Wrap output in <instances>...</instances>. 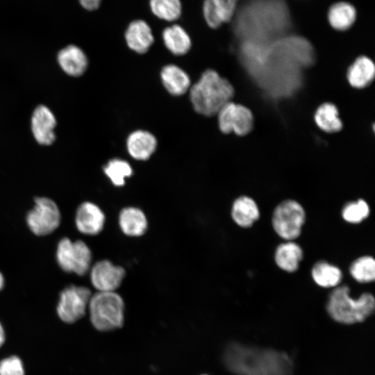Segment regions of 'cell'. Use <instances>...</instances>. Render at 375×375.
I'll return each mask as SVG.
<instances>
[{
	"label": "cell",
	"mask_w": 375,
	"mask_h": 375,
	"mask_svg": "<svg viewBox=\"0 0 375 375\" xmlns=\"http://www.w3.org/2000/svg\"><path fill=\"white\" fill-rule=\"evenodd\" d=\"M242 42L269 44L284 36L291 26L285 0H245L233 17Z\"/></svg>",
	"instance_id": "6da1fadb"
},
{
	"label": "cell",
	"mask_w": 375,
	"mask_h": 375,
	"mask_svg": "<svg viewBox=\"0 0 375 375\" xmlns=\"http://www.w3.org/2000/svg\"><path fill=\"white\" fill-rule=\"evenodd\" d=\"M224 360L238 375H289L292 369V360L284 353L236 343L226 348Z\"/></svg>",
	"instance_id": "7a4b0ae2"
},
{
	"label": "cell",
	"mask_w": 375,
	"mask_h": 375,
	"mask_svg": "<svg viewBox=\"0 0 375 375\" xmlns=\"http://www.w3.org/2000/svg\"><path fill=\"white\" fill-rule=\"evenodd\" d=\"M233 94L234 89L229 81L212 69L204 72L190 92L194 109L206 116L217 115Z\"/></svg>",
	"instance_id": "3957f363"
},
{
	"label": "cell",
	"mask_w": 375,
	"mask_h": 375,
	"mask_svg": "<svg viewBox=\"0 0 375 375\" xmlns=\"http://www.w3.org/2000/svg\"><path fill=\"white\" fill-rule=\"evenodd\" d=\"M346 285L335 287L328 297L326 310L331 317L344 324H353L365 321L374 311L375 300L369 292L362 293L354 299L349 295Z\"/></svg>",
	"instance_id": "277c9868"
},
{
	"label": "cell",
	"mask_w": 375,
	"mask_h": 375,
	"mask_svg": "<svg viewBox=\"0 0 375 375\" xmlns=\"http://www.w3.org/2000/svg\"><path fill=\"white\" fill-rule=\"evenodd\" d=\"M88 308L94 327L101 331H108L122 326L124 303L115 292H98L92 295Z\"/></svg>",
	"instance_id": "5b68a950"
},
{
	"label": "cell",
	"mask_w": 375,
	"mask_h": 375,
	"mask_svg": "<svg viewBox=\"0 0 375 375\" xmlns=\"http://www.w3.org/2000/svg\"><path fill=\"white\" fill-rule=\"evenodd\" d=\"M306 220V212L301 205L292 199L281 202L272 215V226L276 233L288 241L297 238Z\"/></svg>",
	"instance_id": "8992f818"
},
{
	"label": "cell",
	"mask_w": 375,
	"mask_h": 375,
	"mask_svg": "<svg viewBox=\"0 0 375 375\" xmlns=\"http://www.w3.org/2000/svg\"><path fill=\"white\" fill-rule=\"evenodd\" d=\"M56 260L63 271L83 276L90 268L92 252L83 241L65 238L58 244Z\"/></svg>",
	"instance_id": "52a82bcc"
},
{
	"label": "cell",
	"mask_w": 375,
	"mask_h": 375,
	"mask_svg": "<svg viewBox=\"0 0 375 375\" xmlns=\"http://www.w3.org/2000/svg\"><path fill=\"white\" fill-rule=\"evenodd\" d=\"M26 222L35 235H48L59 226V208L56 203L49 198H36L34 207L26 216Z\"/></svg>",
	"instance_id": "ba28073f"
},
{
	"label": "cell",
	"mask_w": 375,
	"mask_h": 375,
	"mask_svg": "<svg viewBox=\"0 0 375 375\" xmlns=\"http://www.w3.org/2000/svg\"><path fill=\"white\" fill-rule=\"evenodd\" d=\"M92 297L89 288L83 286L70 285L60 294L57 306L59 317L66 323H73L85 314Z\"/></svg>",
	"instance_id": "9c48e42d"
},
{
	"label": "cell",
	"mask_w": 375,
	"mask_h": 375,
	"mask_svg": "<svg viewBox=\"0 0 375 375\" xmlns=\"http://www.w3.org/2000/svg\"><path fill=\"white\" fill-rule=\"evenodd\" d=\"M217 115L219 128L224 133L233 132L238 135H245L253 128V114L242 105L230 101L219 111Z\"/></svg>",
	"instance_id": "30bf717a"
},
{
	"label": "cell",
	"mask_w": 375,
	"mask_h": 375,
	"mask_svg": "<svg viewBox=\"0 0 375 375\" xmlns=\"http://www.w3.org/2000/svg\"><path fill=\"white\" fill-rule=\"evenodd\" d=\"M125 270L108 260L96 262L91 269V283L98 292H114L120 285Z\"/></svg>",
	"instance_id": "8fae6325"
},
{
	"label": "cell",
	"mask_w": 375,
	"mask_h": 375,
	"mask_svg": "<svg viewBox=\"0 0 375 375\" xmlns=\"http://www.w3.org/2000/svg\"><path fill=\"white\" fill-rule=\"evenodd\" d=\"M239 0H204L203 13L205 21L212 28L230 22L238 9Z\"/></svg>",
	"instance_id": "7c38bea8"
},
{
	"label": "cell",
	"mask_w": 375,
	"mask_h": 375,
	"mask_svg": "<svg viewBox=\"0 0 375 375\" xmlns=\"http://www.w3.org/2000/svg\"><path fill=\"white\" fill-rule=\"evenodd\" d=\"M75 222L78 231L85 235H94L102 231L105 216L99 206L86 201L78 207Z\"/></svg>",
	"instance_id": "4fadbf2b"
},
{
	"label": "cell",
	"mask_w": 375,
	"mask_h": 375,
	"mask_svg": "<svg viewBox=\"0 0 375 375\" xmlns=\"http://www.w3.org/2000/svg\"><path fill=\"white\" fill-rule=\"evenodd\" d=\"M56 124V118L47 107L41 105L35 108L32 116L31 127L34 138L38 143L49 145L53 142Z\"/></svg>",
	"instance_id": "5bb4252c"
},
{
	"label": "cell",
	"mask_w": 375,
	"mask_h": 375,
	"mask_svg": "<svg viewBox=\"0 0 375 375\" xmlns=\"http://www.w3.org/2000/svg\"><path fill=\"white\" fill-rule=\"evenodd\" d=\"M128 47L138 53H146L153 42V35L149 24L136 19L130 23L125 32Z\"/></svg>",
	"instance_id": "9a60e30c"
},
{
	"label": "cell",
	"mask_w": 375,
	"mask_h": 375,
	"mask_svg": "<svg viewBox=\"0 0 375 375\" xmlns=\"http://www.w3.org/2000/svg\"><path fill=\"white\" fill-rule=\"evenodd\" d=\"M157 147L156 138L149 132L138 130L131 133L126 140L130 156L140 160H147Z\"/></svg>",
	"instance_id": "2e32d148"
},
{
	"label": "cell",
	"mask_w": 375,
	"mask_h": 375,
	"mask_svg": "<svg viewBox=\"0 0 375 375\" xmlns=\"http://www.w3.org/2000/svg\"><path fill=\"white\" fill-rule=\"evenodd\" d=\"M58 61L64 72L74 76L83 74L88 65L85 54L75 45H69L60 51Z\"/></svg>",
	"instance_id": "e0dca14e"
},
{
	"label": "cell",
	"mask_w": 375,
	"mask_h": 375,
	"mask_svg": "<svg viewBox=\"0 0 375 375\" xmlns=\"http://www.w3.org/2000/svg\"><path fill=\"white\" fill-rule=\"evenodd\" d=\"M160 77L165 89L174 96L185 94L190 86V79L187 73L175 65L165 66Z\"/></svg>",
	"instance_id": "ac0fdd59"
},
{
	"label": "cell",
	"mask_w": 375,
	"mask_h": 375,
	"mask_svg": "<svg viewBox=\"0 0 375 375\" xmlns=\"http://www.w3.org/2000/svg\"><path fill=\"white\" fill-rule=\"evenodd\" d=\"M231 216L234 222L241 227L249 228L260 216L256 201L249 197L242 196L234 201Z\"/></svg>",
	"instance_id": "d6986e66"
},
{
	"label": "cell",
	"mask_w": 375,
	"mask_h": 375,
	"mask_svg": "<svg viewBox=\"0 0 375 375\" xmlns=\"http://www.w3.org/2000/svg\"><path fill=\"white\" fill-rule=\"evenodd\" d=\"M119 223L123 233L128 236H140L147 228L145 215L140 209L134 207L122 210Z\"/></svg>",
	"instance_id": "ffe728a7"
},
{
	"label": "cell",
	"mask_w": 375,
	"mask_h": 375,
	"mask_svg": "<svg viewBox=\"0 0 375 375\" xmlns=\"http://www.w3.org/2000/svg\"><path fill=\"white\" fill-rule=\"evenodd\" d=\"M374 76V64L366 56L358 58L349 68L347 72L350 85L356 88H363L369 85Z\"/></svg>",
	"instance_id": "44dd1931"
},
{
	"label": "cell",
	"mask_w": 375,
	"mask_h": 375,
	"mask_svg": "<svg viewBox=\"0 0 375 375\" xmlns=\"http://www.w3.org/2000/svg\"><path fill=\"white\" fill-rule=\"evenodd\" d=\"M302 258L303 251L301 247L292 241L279 244L275 251L276 265L288 272L296 271Z\"/></svg>",
	"instance_id": "7402d4cb"
},
{
	"label": "cell",
	"mask_w": 375,
	"mask_h": 375,
	"mask_svg": "<svg viewBox=\"0 0 375 375\" xmlns=\"http://www.w3.org/2000/svg\"><path fill=\"white\" fill-rule=\"evenodd\" d=\"M162 39L167 49L176 56L185 54L191 47L189 35L178 24L166 28L162 32Z\"/></svg>",
	"instance_id": "603a6c76"
},
{
	"label": "cell",
	"mask_w": 375,
	"mask_h": 375,
	"mask_svg": "<svg viewBox=\"0 0 375 375\" xmlns=\"http://www.w3.org/2000/svg\"><path fill=\"white\" fill-rule=\"evenodd\" d=\"M356 18L355 8L347 2H338L333 4L328 12V20L335 30L346 31L354 23Z\"/></svg>",
	"instance_id": "cb8c5ba5"
},
{
	"label": "cell",
	"mask_w": 375,
	"mask_h": 375,
	"mask_svg": "<svg viewBox=\"0 0 375 375\" xmlns=\"http://www.w3.org/2000/svg\"><path fill=\"white\" fill-rule=\"evenodd\" d=\"M311 275L314 281L323 288L336 287L342 278L341 270L326 261L316 262L312 268Z\"/></svg>",
	"instance_id": "d4e9b609"
},
{
	"label": "cell",
	"mask_w": 375,
	"mask_h": 375,
	"mask_svg": "<svg viewBox=\"0 0 375 375\" xmlns=\"http://www.w3.org/2000/svg\"><path fill=\"white\" fill-rule=\"evenodd\" d=\"M338 110L335 105L325 103L321 105L315 114L317 125L324 131L335 133L342 127V123L338 116Z\"/></svg>",
	"instance_id": "484cf974"
},
{
	"label": "cell",
	"mask_w": 375,
	"mask_h": 375,
	"mask_svg": "<svg viewBox=\"0 0 375 375\" xmlns=\"http://www.w3.org/2000/svg\"><path fill=\"white\" fill-rule=\"evenodd\" d=\"M351 276L359 283H369L375 278V261L369 256L360 257L351 265Z\"/></svg>",
	"instance_id": "4316f807"
},
{
	"label": "cell",
	"mask_w": 375,
	"mask_h": 375,
	"mask_svg": "<svg viewBox=\"0 0 375 375\" xmlns=\"http://www.w3.org/2000/svg\"><path fill=\"white\" fill-rule=\"evenodd\" d=\"M149 6L153 14L166 21H174L181 14L180 0H150Z\"/></svg>",
	"instance_id": "83f0119b"
},
{
	"label": "cell",
	"mask_w": 375,
	"mask_h": 375,
	"mask_svg": "<svg viewBox=\"0 0 375 375\" xmlns=\"http://www.w3.org/2000/svg\"><path fill=\"white\" fill-rule=\"evenodd\" d=\"M104 172L116 186L125 183V178L131 176L133 170L129 163L124 160H110L104 167Z\"/></svg>",
	"instance_id": "f1b7e54d"
},
{
	"label": "cell",
	"mask_w": 375,
	"mask_h": 375,
	"mask_svg": "<svg viewBox=\"0 0 375 375\" xmlns=\"http://www.w3.org/2000/svg\"><path fill=\"white\" fill-rule=\"evenodd\" d=\"M369 215V207L363 199L349 202L343 208L342 215L343 219L351 224H358Z\"/></svg>",
	"instance_id": "f546056e"
},
{
	"label": "cell",
	"mask_w": 375,
	"mask_h": 375,
	"mask_svg": "<svg viewBox=\"0 0 375 375\" xmlns=\"http://www.w3.org/2000/svg\"><path fill=\"white\" fill-rule=\"evenodd\" d=\"M0 375H24V369L20 358L12 356L1 360Z\"/></svg>",
	"instance_id": "4dcf8cb0"
},
{
	"label": "cell",
	"mask_w": 375,
	"mask_h": 375,
	"mask_svg": "<svg viewBox=\"0 0 375 375\" xmlns=\"http://www.w3.org/2000/svg\"><path fill=\"white\" fill-rule=\"evenodd\" d=\"M101 0H79L81 6L87 10L92 11L98 9Z\"/></svg>",
	"instance_id": "1f68e13d"
},
{
	"label": "cell",
	"mask_w": 375,
	"mask_h": 375,
	"mask_svg": "<svg viewBox=\"0 0 375 375\" xmlns=\"http://www.w3.org/2000/svg\"><path fill=\"white\" fill-rule=\"evenodd\" d=\"M4 340H5V334H4V331L3 329V327L0 323V347H1V345L3 344V343L4 342Z\"/></svg>",
	"instance_id": "d6a6232c"
},
{
	"label": "cell",
	"mask_w": 375,
	"mask_h": 375,
	"mask_svg": "<svg viewBox=\"0 0 375 375\" xmlns=\"http://www.w3.org/2000/svg\"><path fill=\"white\" fill-rule=\"evenodd\" d=\"M4 285V278L3 274L0 272V290H2Z\"/></svg>",
	"instance_id": "836d02e7"
}]
</instances>
